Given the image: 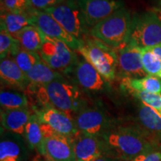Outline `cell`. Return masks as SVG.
Masks as SVG:
<instances>
[{"instance_id": "15", "label": "cell", "mask_w": 161, "mask_h": 161, "mask_svg": "<svg viewBox=\"0 0 161 161\" xmlns=\"http://www.w3.org/2000/svg\"><path fill=\"white\" fill-rule=\"evenodd\" d=\"M72 73L76 85L82 90L90 92H99L105 89V80L97 69L82 56L78 58Z\"/></svg>"}, {"instance_id": "23", "label": "cell", "mask_w": 161, "mask_h": 161, "mask_svg": "<svg viewBox=\"0 0 161 161\" xmlns=\"http://www.w3.org/2000/svg\"><path fill=\"white\" fill-rule=\"evenodd\" d=\"M23 136L29 149L36 150L42 156L43 136L39 118L35 113L31 115V117L26 125Z\"/></svg>"}, {"instance_id": "38", "label": "cell", "mask_w": 161, "mask_h": 161, "mask_svg": "<svg viewBox=\"0 0 161 161\" xmlns=\"http://www.w3.org/2000/svg\"><path fill=\"white\" fill-rule=\"evenodd\" d=\"M158 112H159V114H160V116H161V109H160V110H159Z\"/></svg>"}, {"instance_id": "21", "label": "cell", "mask_w": 161, "mask_h": 161, "mask_svg": "<svg viewBox=\"0 0 161 161\" xmlns=\"http://www.w3.org/2000/svg\"><path fill=\"white\" fill-rule=\"evenodd\" d=\"M25 74L30 84L32 85H43L64 78L61 73L52 69L42 59Z\"/></svg>"}, {"instance_id": "1", "label": "cell", "mask_w": 161, "mask_h": 161, "mask_svg": "<svg viewBox=\"0 0 161 161\" xmlns=\"http://www.w3.org/2000/svg\"><path fill=\"white\" fill-rule=\"evenodd\" d=\"M104 154L118 160L132 161L144 153L160 149L139 125H117L115 123L100 137Z\"/></svg>"}, {"instance_id": "22", "label": "cell", "mask_w": 161, "mask_h": 161, "mask_svg": "<svg viewBox=\"0 0 161 161\" xmlns=\"http://www.w3.org/2000/svg\"><path fill=\"white\" fill-rule=\"evenodd\" d=\"M122 86L127 91L136 90L161 94V78L153 75L141 78H126L122 79Z\"/></svg>"}, {"instance_id": "5", "label": "cell", "mask_w": 161, "mask_h": 161, "mask_svg": "<svg viewBox=\"0 0 161 161\" xmlns=\"http://www.w3.org/2000/svg\"><path fill=\"white\" fill-rule=\"evenodd\" d=\"M38 53L46 64L62 75L72 73L79 58L64 42L46 35Z\"/></svg>"}, {"instance_id": "17", "label": "cell", "mask_w": 161, "mask_h": 161, "mask_svg": "<svg viewBox=\"0 0 161 161\" xmlns=\"http://www.w3.org/2000/svg\"><path fill=\"white\" fill-rule=\"evenodd\" d=\"M137 118L140 126L154 143L161 147V116L158 110L147 104H139Z\"/></svg>"}, {"instance_id": "6", "label": "cell", "mask_w": 161, "mask_h": 161, "mask_svg": "<svg viewBox=\"0 0 161 161\" xmlns=\"http://www.w3.org/2000/svg\"><path fill=\"white\" fill-rule=\"evenodd\" d=\"M44 11L51 15L68 33L80 41L90 35V29L76 0H66Z\"/></svg>"}, {"instance_id": "28", "label": "cell", "mask_w": 161, "mask_h": 161, "mask_svg": "<svg viewBox=\"0 0 161 161\" xmlns=\"http://www.w3.org/2000/svg\"><path fill=\"white\" fill-rule=\"evenodd\" d=\"M13 58L22 71L25 73H27L37 62L41 60L37 52L27 51L22 48Z\"/></svg>"}, {"instance_id": "34", "label": "cell", "mask_w": 161, "mask_h": 161, "mask_svg": "<svg viewBox=\"0 0 161 161\" xmlns=\"http://www.w3.org/2000/svg\"><path fill=\"white\" fill-rule=\"evenodd\" d=\"M93 161H119L116 160V158L110 157L109 155H107V154H102L100 157H98V158H96L95 160Z\"/></svg>"}, {"instance_id": "24", "label": "cell", "mask_w": 161, "mask_h": 161, "mask_svg": "<svg viewBox=\"0 0 161 161\" xmlns=\"http://www.w3.org/2000/svg\"><path fill=\"white\" fill-rule=\"evenodd\" d=\"M45 35L35 25H29L19 31L15 38L22 49L30 52H39Z\"/></svg>"}, {"instance_id": "12", "label": "cell", "mask_w": 161, "mask_h": 161, "mask_svg": "<svg viewBox=\"0 0 161 161\" xmlns=\"http://www.w3.org/2000/svg\"><path fill=\"white\" fill-rule=\"evenodd\" d=\"M35 110L40 122L48 125L61 135L72 139L79 132L73 119L54 107L46 105Z\"/></svg>"}, {"instance_id": "35", "label": "cell", "mask_w": 161, "mask_h": 161, "mask_svg": "<svg viewBox=\"0 0 161 161\" xmlns=\"http://www.w3.org/2000/svg\"><path fill=\"white\" fill-rule=\"evenodd\" d=\"M154 3L159 9H161V0H154Z\"/></svg>"}, {"instance_id": "27", "label": "cell", "mask_w": 161, "mask_h": 161, "mask_svg": "<svg viewBox=\"0 0 161 161\" xmlns=\"http://www.w3.org/2000/svg\"><path fill=\"white\" fill-rule=\"evenodd\" d=\"M141 58L147 75L158 76L161 71V60L154 55L149 48H141Z\"/></svg>"}, {"instance_id": "16", "label": "cell", "mask_w": 161, "mask_h": 161, "mask_svg": "<svg viewBox=\"0 0 161 161\" xmlns=\"http://www.w3.org/2000/svg\"><path fill=\"white\" fill-rule=\"evenodd\" d=\"M72 142L76 161H93L104 154L103 142L98 136L79 131Z\"/></svg>"}, {"instance_id": "36", "label": "cell", "mask_w": 161, "mask_h": 161, "mask_svg": "<svg viewBox=\"0 0 161 161\" xmlns=\"http://www.w3.org/2000/svg\"><path fill=\"white\" fill-rule=\"evenodd\" d=\"M34 161H48V160H46V158H41V157H37V158L34 160Z\"/></svg>"}, {"instance_id": "14", "label": "cell", "mask_w": 161, "mask_h": 161, "mask_svg": "<svg viewBox=\"0 0 161 161\" xmlns=\"http://www.w3.org/2000/svg\"><path fill=\"white\" fill-rule=\"evenodd\" d=\"M29 149L23 136L2 128L0 161H29Z\"/></svg>"}, {"instance_id": "29", "label": "cell", "mask_w": 161, "mask_h": 161, "mask_svg": "<svg viewBox=\"0 0 161 161\" xmlns=\"http://www.w3.org/2000/svg\"><path fill=\"white\" fill-rule=\"evenodd\" d=\"M128 92L134 97L140 100L141 102L152 107L158 111L161 109V94L152 93L146 91H136V90H128Z\"/></svg>"}, {"instance_id": "37", "label": "cell", "mask_w": 161, "mask_h": 161, "mask_svg": "<svg viewBox=\"0 0 161 161\" xmlns=\"http://www.w3.org/2000/svg\"><path fill=\"white\" fill-rule=\"evenodd\" d=\"M158 77H159V78H161V71H160V73H159V75H158Z\"/></svg>"}, {"instance_id": "3", "label": "cell", "mask_w": 161, "mask_h": 161, "mask_svg": "<svg viewBox=\"0 0 161 161\" xmlns=\"http://www.w3.org/2000/svg\"><path fill=\"white\" fill-rule=\"evenodd\" d=\"M132 16L122 8L90 29V35L108 46L117 49L128 43Z\"/></svg>"}, {"instance_id": "41", "label": "cell", "mask_w": 161, "mask_h": 161, "mask_svg": "<svg viewBox=\"0 0 161 161\" xmlns=\"http://www.w3.org/2000/svg\"><path fill=\"white\" fill-rule=\"evenodd\" d=\"M46 160H47V159H46ZM48 161H51V160H47Z\"/></svg>"}, {"instance_id": "4", "label": "cell", "mask_w": 161, "mask_h": 161, "mask_svg": "<svg viewBox=\"0 0 161 161\" xmlns=\"http://www.w3.org/2000/svg\"><path fill=\"white\" fill-rule=\"evenodd\" d=\"M78 52L97 69L105 81L114 80L116 76V55L114 49L89 35L82 40Z\"/></svg>"}, {"instance_id": "19", "label": "cell", "mask_w": 161, "mask_h": 161, "mask_svg": "<svg viewBox=\"0 0 161 161\" xmlns=\"http://www.w3.org/2000/svg\"><path fill=\"white\" fill-rule=\"evenodd\" d=\"M29 108L1 110V127L4 130L24 136L26 125L31 117Z\"/></svg>"}, {"instance_id": "11", "label": "cell", "mask_w": 161, "mask_h": 161, "mask_svg": "<svg viewBox=\"0 0 161 161\" xmlns=\"http://www.w3.org/2000/svg\"><path fill=\"white\" fill-rule=\"evenodd\" d=\"M33 16V25L37 26L44 35L53 39L61 40L72 50L78 51L81 41L68 33L56 20L45 11L31 8Z\"/></svg>"}, {"instance_id": "30", "label": "cell", "mask_w": 161, "mask_h": 161, "mask_svg": "<svg viewBox=\"0 0 161 161\" xmlns=\"http://www.w3.org/2000/svg\"><path fill=\"white\" fill-rule=\"evenodd\" d=\"M31 8L30 0H1V14L28 11Z\"/></svg>"}, {"instance_id": "40", "label": "cell", "mask_w": 161, "mask_h": 161, "mask_svg": "<svg viewBox=\"0 0 161 161\" xmlns=\"http://www.w3.org/2000/svg\"><path fill=\"white\" fill-rule=\"evenodd\" d=\"M159 10H160V11H161V9H159Z\"/></svg>"}, {"instance_id": "31", "label": "cell", "mask_w": 161, "mask_h": 161, "mask_svg": "<svg viewBox=\"0 0 161 161\" xmlns=\"http://www.w3.org/2000/svg\"><path fill=\"white\" fill-rule=\"evenodd\" d=\"M64 1L66 0H30V5L32 9L44 11L49 8L55 7L64 3Z\"/></svg>"}, {"instance_id": "2", "label": "cell", "mask_w": 161, "mask_h": 161, "mask_svg": "<svg viewBox=\"0 0 161 161\" xmlns=\"http://www.w3.org/2000/svg\"><path fill=\"white\" fill-rule=\"evenodd\" d=\"M37 86V96L42 107L51 105L73 119L78 111L87 105L79 86L64 78Z\"/></svg>"}, {"instance_id": "9", "label": "cell", "mask_w": 161, "mask_h": 161, "mask_svg": "<svg viewBox=\"0 0 161 161\" xmlns=\"http://www.w3.org/2000/svg\"><path fill=\"white\" fill-rule=\"evenodd\" d=\"M73 120L79 131L98 137L114 124L107 113L98 106L86 105L74 116Z\"/></svg>"}, {"instance_id": "32", "label": "cell", "mask_w": 161, "mask_h": 161, "mask_svg": "<svg viewBox=\"0 0 161 161\" xmlns=\"http://www.w3.org/2000/svg\"><path fill=\"white\" fill-rule=\"evenodd\" d=\"M132 161H161V150L156 149L144 153L136 157Z\"/></svg>"}, {"instance_id": "13", "label": "cell", "mask_w": 161, "mask_h": 161, "mask_svg": "<svg viewBox=\"0 0 161 161\" xmlns=\"http://www.w3.org/2000/svg\"><path fill=\"white\" fill-rule=\"evenodd\" d=\"M90 29L124 7L123 0H76Z\"/></svg>"}, {"instance_id": "8", "label": "cell", "mask_w": 161, "mask_h": 161, "mask_svg": "<svg viewBox=\"0 0 161 161\" xmlns=\"http://www.w3.org/2000/svg\"><path fill=\"white\" fill-rule=\"evenodd\" d=\"M40 126L44 158L51 161H76L71 138L58 134L46 124L40 122Z\"/></svg>"}, {"instance_id": "26", "label": "cell", "mask_w": 161, "mask_h": 161, "mask_svg": "<svg viewBox=\"0 0 161 161\" xmlns=\"http://www.w3.org/2000/svg\"><path fill=\"white\" fill-rule=\"evenodd\" d=\"M21 49L19 42L5 30L0 31V57L1 60L8 56L14 57Z\"/></svg>"}, {"instance_id": "7", "label": "cell", "mask_w": 161, "mask_h": 161, "mask_svg": "<svg viewBox=\"0 0 161 161\" xmlns=\"http://www.w3.org/2000/svg\"><path fill=\"white\" fill-rule=\"evenodd\" d=\"M129 42L140 48L150 47L161 43V17L153 11L132 16Z\"/></svg>"}, {"instance_id": "33", "label": "cell", "mask_w": 161, "mask_h": 161, "mask_svg": "<svg viewBox=\"0 0 161 161\" xmlns=\"http://www.w3.org/2000/svg\"><path fill=\"white\" fill-rule=\"evenodd\" d=\"M148 48L154 53V55L161 60V43L157 44L155 46H150Z\"/></svg>"}, {"instance_id": "18", "label": "cell", "mask_w": 161, "mask_h": 161, "mask_svg": "<svg viewBox=\"0 0 161 161\" xmlns=\"http://www.w3.org/2000/svg\"><path fill=\"white\" fill-rule=\"evenodd\" d=\"M0 78L5 85L19 90H25L30 85L26 74L22 71L11 56L1 60Z\"/></svg>"}, {"instance_id": "39", "label": "cell", "mask_w": 161, "mask_h": 161, "mask_svg": "<svg viewBox=\"0 0 161 161\" xmlns=\"http://www.w3.org/2000/svg\"><path fill=\"white\" fill-rule=\"evenodd\" d=\"M119 161H127V160H119Z\"/></svg>"}, {"instance_id": "20", "label": "cell", "mask_w": 161, "mask_h": 161, "mask_svg": "<svg viewBox=\"0 0 161 161\" xmlns=\"http://www.w3.org/2000/svg\"><path fill=\"white\" fill-rule=\"evenodd\" d=\"M29 25H34L31 9L28 11L1 14V29L14 38L19 31Z\"/></svg>"}, {"instance_id": "10", "label": "cell", "mask_w": 161, "mask_h": 161, "mask_svg": "<svg viewBox=\"0 0 161 161\" xmlns=\"http://www.w3.org/2000/svg\"><path fill=\"white\" fill-rule=\"evenodd\" d=\"M114 50L116 55V76L121 79L148 76L142 66L141 48L128 42L125 46Z\"/></svg>"}, {"instance_id": "25", "label": "cell", "mask_w": 161, "mask_h": 161, "mask_svg": "<svg viewBox=\"0 0 161 161\" xmlns=\"http://www.w3.org/2000/svg\"><path fill=\"white\" fill-rule=\"evenodd\" d=\"M0 104L2 109L11 110L29 108V100L23 92L16 90H1Z\"/></svg>"}]
</instances>
